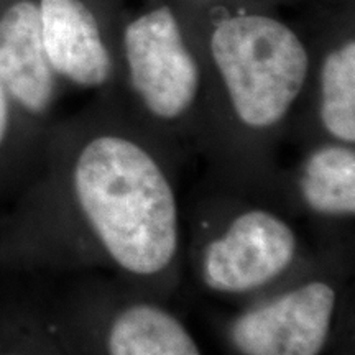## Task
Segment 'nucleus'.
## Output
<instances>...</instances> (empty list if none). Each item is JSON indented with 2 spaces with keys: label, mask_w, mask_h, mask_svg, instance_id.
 <instances>
[{
  "label": "nucleus",
  "mask_w": 355,
  "mask_h": 355,
  "mask_svg": "<svg viewBox=\"0 0 355 355\" xmlns=\"http://www.w3.org/2000/svg\"><path fill=\"white\" fill-rule=\"evenodd\" d=\"M340 308L336 279L314 275L243 306L227 326L241 355H321Z\"/></svg>",
  "instance_id": "20e7f679"
},
{
  "label": "nucleus",
  "mask_w": 355,
  "mask_h": 355,
  "mask_svg": "<svg viewBox=\"0 0 355 355\" xmlns=\"http://www.w3.org/2000/svg\"><path fill=\"white\" fill-rule=\"evenodd\" d=\"M110 309L104 324L107 355H202L186 324L158 301L127 296Z\"/></svg>",
  "instance_id": "6e6552de"
},
{
  "label": "nucleus",
  "mask_w": 355,
  "mask_h": 355,
  "mask_svg": "<svg viewBox=\"0 0 355 355\" xmlns=\"http://www.w3.org/2000/svg\"><path fill=\"white\" fill-rule=\"evenodd\" d=\"M127 279L153 285L175 273L181 255L176 186L137 140L101 133L50 171L13 225V248L60 224Z\"/></svg>",
  "instance_id": "f257e3e1"
},
{
  "label": "nucleus",
  "mask_w": 355,
  "mask_h": 355,
  "mask_svg": "<svg viewBox=\"0 0 355 355\" xmlns=\"http://www.w3.org/2000/svg\"><path fill=\"white\" fill-rule=\"evenodd\" d=\"M301 259V239L279 212L245 206L225 217L196 250V275L217 296L263 295L288 277Z\"/></svg>",
  "instance_id": "7ed1b4c3"
},
{
  "label": "nucleus",
  "mask_w": 355,
  "mask_h": 355,
  "mask_svg": "<svg viewBox=\"0 0 355 355\" xmlns=\"http://www.w3.org/2000/svg\"><path fill=\"white\" fill-rule=\"evenodd\" d=\"M43 46L58 78L79 87H101L112 76V60L92 12L81 0H40Z\"/></svg>",
  "instance_id": "0eeeda50"
},
{
  "label": "nucleus",
  "mask_w": 355,
  "mask_h": 355,
  "mask_svg": "<svg viewBox=\"0 0 355 355\" xmlns=\"http://www.w3.org/2000/svg\"><path fill=\"white\" fill-rule=\"evenodd\" d=\"M321 123L334 141L355 144V43L331 51L321 68Z\"/></svg>",
  "instance_id": "9d476101"
},
{
  "label": "nucleus",
  "mask_w": 355,
  "mask_h": 355,
  "mask_svg": "<svg viewBox=\"0 0 355 355\" xmlns=\"http://www.w3.org/2000/svg\"><path fill=\"white\" fill-rule=\"evenodd\" d=\"M0 84L12 104L32 117H42L55 102L58 76L44 53L33 0H19L0 15Z\"/></svg>",
  "instance_id": "423d86ee"
},
{
  "label": "nucleus",
  "mask_w": 355,
  "mask_h": 355,
  "mask_svg": "<svg viewBox=\"0 0 355 355\" xmlns=\"http://www.w3.org/2000/svg\"><path fill=\"white\" fill-rule=\"evenodd\" d=\"M0 355H33V354L25 352V350L13 347V349H6V350H2V352H0Z\"/></svg>",
  "instance_id": "f8f14e48"
},
{
  "label": "nucleus",
  "mask_w": 355,
  "mask_h": 355,
  "mask_svg": "<svg viewBox=\"0 0 355 355\" xmlns=\"http://www.w3.org/2000/svg\"><path fill=\"white\" fill-rule=\"evenodd\" d=\"M211 55L235 117L250 130H268L282 122L308 79L304 44L270 17L222 21L212 33Z\"/></svg>",
  "instance_id": "f03ea898"
},
{
  "label": "nucleus",
  "mask_w": 355,
  "mask_h": 355,
  "mask_svg": "<svg viewBox=\"0 0 355 355\" xmlns=\"http://www.w3.org/2000/svg\"><path fill=\"white\" fill-rule=\"evenodd\" d=\"M130 84L153 117L176 121L193 107L199 68L171 8L159 7L132 21L123 35Z\"/></svg>",
  "instance_id": "39448f33"
},
{
  "label": "nucleus",
  "mask_w": 355,
  "mask_h": 355,
  "mask_svg": "<svg viewBox=\"0 0 355 355\" xmlns=\"http://www.w3.org/2000/svg\"><path fill=\"white\" fill-rule=\"evenodd\" d=\"M296 196L309 214L326 220L355 216L354 145H321L311 150L296 171Z\"/></svg>",
  "instance_id": "1a4fd4ad"
},
{
  "label": "nucleus",
  "mask_w": 355,
  "mask_h": 355,
  "mask_svg": "<svg viewBox=\"0 0 355 355\" xmlns=\"http://www.w3.org/2000/svg\"><path fill=\"white\" fill-rule=\"evenodd\" d=\"M12 109H13V104L10 97H8L2 84H0V155L3 153L8 135H10Z\"/></svg>",
  "instance_id": "9b49d317"
}]
</instances>
